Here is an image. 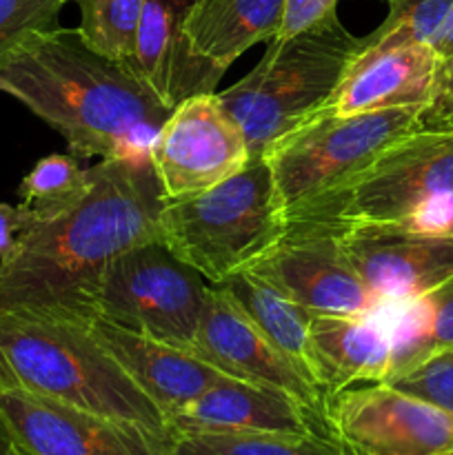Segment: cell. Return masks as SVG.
I'll return each mask as SVG.
<instances>
[{
  "instance_id": "cell-1",
  "label": "cell",
  "mask_w": 453,
  "mask_h": 455,
  "mask_svg": "<svg viewBox=\"0 0 453 455\" xmlns=\"http://www.w3.org/2000/svg\"><path fill=\"white\" fill-rule=\"evenodd\" d=\"M89 173L78 204L31 220L0 260V311L87 320L105 267L127 249L163 240L164 194L149 151L100 160Z\"/></svg>"
},
{
  "instance_id": "cell-2",
  "label": "cell",
  "mask_w": 453,
  "mask_h": 455,
  "mask_svg": "<svg viewBox=\"0 0 453 455\" xmlns=\"http://www.w3.org/2000/svg\"><path fill=\"white\" fill-rule=\"evenodd\" d=\"M0 92L56 129L71 156L84 160L145 154L173 111L136 71L65 27L31 38L0 69Z\"/></svg>"
},
{
  "instance_id": "cell-3",
  "label": "cell",
  "mask_w": 453,
  "mask_h": 455,
  "mask_svg": "<svg viewBox=\"0 0 453 455\" xmlns=\"http://www.w3.org/2000/svg\"><path fill=\"white\" fill-rule=\"evenodd\" d=\"M0 389L43 395L173 440L167 413L102 347L89 320L0 311Z\"/></svg>"
},
{
  "instance_id": "cell-4",
  "label": "cell",
  "mask_w": 453,
  "mask_h": 455,
  "mask_svg": "<svg viewBox=\"0 0 453 455\" xmlns=\"http://www.w3.org/2000/svg\"><path fill=\"white\" fill-rule=\"evenodd\" d=\"M362 47L364 40L336 16L291 38H274L242 80L216 93L251 160L265 158L275 140L324 109Z\"/></svg>"
},
{
  "instance_id": "cell-5",
  "label": "cell",
  "mask_w": 453,
  "mask_h": 455,
  "mask_svg": "<svg viewBox=\"0 0 453 455\" xmlns=\"http://www.w3.org/2000/svg\"><path fill=\"white\" fill-rule=\"evenodd\" d=\"M163 243L209 284L249 269L287 229L275 182L265 158L218 185L178 200L160 212Z\"/></svg>"
},
{
  "instance_id": "cell-6",
  "label": "cell",
  "mask_w": 453,
  "mask_h": 455,
  "mask_svg": "<svg viewBox=\"0 0 453 455\" xmlns=\"http://www.w3.org/2000/svg\"><path fill=\"white\" fill-rule=\"evenodd\" d=\"M426 107L333 116L318 111L271 145L265 160L284 220H298L371 167L391 145L425 127Z\"/></svg>"
},
{
  "instance_id": "cell-7",
  "label": "cell",
  "mask_w": 453,
  "mask_h": 455,
  "mask_svg": "<svg viewBox=\"0 0 453 455\" xmlns=\"http://www.w3.org/2000/svg\"><path fill=\"white\" fill-rule=\"evenodd\" d=\"M209 284L163 240L138 244L115 256L87 302V318L191 351L198 336Z\"/></svg>"
},
{
  "instance_id": "cell-8",
  "label": "cell",
  "mask_w": 453,
  "mask_h": 455,
  "mask_svg": "<svg viewBox=\"0 0 453 455\" xmlns=\"http://www.w3.org/2000/svg\"><path fill=\"white\" fill-rule=\"evenodd\" d=\"M447 194H453V129L422 127L298 220L407 225L426 203Z\"/></svg>"
},
{
  "instance_id": "cell-9",
  "label": "cell",
  "mask_w": 453,
  "mask_h": 455,
  "mask_svg": "<svg viewBox=\"0 0 453 455\" xmlns=\"http://www.w3.org/2000/svg\"><path fill=\"white\" fill-rule=\"evenodd\" d=\"M342 222L291 220L278 243L249 271L311 314L373 315L385 309L340 244Z\"/></svg>"
},
{
  "instance_id": "cell-10",
  "label": "cell",
  "mask_w": 453,
  "mask_h": 455,
  "mask_svg": "<svg viewBox=\"0 0 453 455\" xmlns=\"http://www.w3.org/2000/svg\"><path fill=\"white\" fill-rule=\"evenodd\" d=\"M327 425L346 455L453 451V413L385 382L331 395Z\"/></svg>"
},
{
  "instance_id": "cell-11",
  "label": "cell",
  "mask_w": 453,
  "mask_h": 455,
  "mask_svg": "<svg viewBox=\"0 0 453 455\" xmlns=\"http://www.w3.org/2000/svg\"><path fill=\"white\" fill-rule=\"evenodd\" d=\"M149 158L164 200H178L238 173L251 156L216 93H198L173 107L151 142Z\"/></svg>"
},
{
  "instance_id": "cell-12",
  "label": "cell",
  "mask_w": 453,
  "mask_h": 455,
  "mask_svg": "<svg viewBox=\"0 0 453 455\" xmlns=\"http://www.w3.org/2000/svg\"><path fill=\"white\" fill-rule=\"evenodd\" d=\"M0 429L29 455H169L171 438L58 400L0 389Z\"/></svg>"
},
{
  "instance_id": "cell-13",
  "label": "cell",
  "mask_w": 453,
  "mask_h": 455,
  "mask_svg": "<svg viewBox=\"0 0 453 455\" xmlns=\"http://www.w3.org/2000/svg\"><path fill=\"white\" fill-rule=\"evenodd\" d=\"M340 244L346 260L385 307L416 300L453 275L451 234L342 222Z\"/></svg>"
},
{
  "instance_id": "cell-14",
  "label": "cell",
  "mask_w": 453,
  "mask_h": 455,
  "mask_svg": "<svg viewBox=\"0 0 453 455\" xmlns=\"http://www.w3.org/2000/svg\"><path fill=\"white\" fill-rule=\"evenodd\" d=\"M191 354L234 380L280 391L327 420L329 398L324 391L262 336L220 284H209Z\"/></svg>"
},
{
  "instance_id": "cell-15",
  "label": "cell",
  "mask_w": 453,
  "mask_h": 455,
  "mask_svg": "<svg viewBox=\"0 0 453 455\" xmlns=\"http://www.w3.org/2000/svg\"><path fill=\"white\" fill-rule=\"evenodd\" d=\"M169 427L173 438L194 434H320L331 438L327 420L298 400L234 378L173 411Z\"/></svg>"
},
{
  "instance_id": "cell-16",
  "label": "cell",
  "mask_w": 453,
  "mask_h": 455,
  "mask_svg": "<svg viewBox=\"0 0 453 455\" xmlns=\"http://www.w3.org/2000/svg\"><path fill=\"white\" fill-rule=\"evenodd\" d=\"M198 0H145L136 38V74L173 109L198 93H216L225 76L200 58L187 38V18Z\"/></svg>"
},
{
  "instance_id": "cell-17",
  "label": "cell",
  "mask_w": 453,
  "mask_h": 455,
  "mask_svg": "<svg viewBox=\"0 0 453 455\" xmlns=\"http://www.w3.org/2000/svg\"><path fill=\"white\" fill-rule=\"evenodd\" d=\"M440 58L431 44L364 49L354 58L322 111L351 116L393 107H429Z\"/></svg>"
},
{
  "instance_id": "cell-18",
  "label": "cell",
  "mask_w": 453,
  "mask_h": 455,
  "mask_svg": "<svg viewBox=\"0 0 453 455\" xmlns=\"http://www.w3.org/2000/svg\"><path fill=\"white\" fill-rule=\"evenodd\" d=\"M87 320L102 347L118 360L129 378L167 413V420L173 411L216 387L218 382L229 380V376L200 360L191 351L178 349L142 333H133L98 315Z\"/></svg>"
},
{
  "instance_id": "cell-19",
  "label": "cell",
  "mask_w": 453,
  "mask_h": 455,
  "mask_svg": "<svg viewBox=\"0 0 453 455\" xmlns=\"http://www.w3.org/2000/svg\"><path fill=\"white\" fill-rule=\"evenodd\" d=\"M314 378L327 398L358 385H380L391 376L393 331L373 315L314 314L309 323Z\"/></svg>"
},
{
  "instance_id": "cell-20",
  "label": "cell",
  "mask_w": 453,
  "mask_h": 455,
  "mask_svg": "<svg viewBox=\"0 0 453 455\" xmlns=\"http://www.w3.org/2000/svg\"><path fill=\"white\" fill-rule=\"evenodd\" d=\"M282 16L284 0H198L187 18V38L226 74L247 49L278 36Z\"/></svg>"
},
{
  "instance_id": "cell-21",
  "label": "cell",
  "mask_w": 453,
  "mask_h": 455,
  "mask_svg": "<svg viewBox=\"0 0 453 455\" xmlns=\"http://www.w3.org/2000/svg\"><path fill=\"white\" fill-rule=\"evenodd\" d=\"M220 287L234 298L235 305L244 311L249 320L260 329L262 336L315 387L309 347V323L311 311L289 300L282 291L262 280L249 269L229 275ZM327 395V394H324Z\"/></svg>"
},
{
  "instance_id": "cell-22",
  "label": "cell",
  "mask_w": 453,
  "mask_h": 455,
  "mask_svg": "<svg viewBox=\"0 0 453 455\" xmlns=\"http://www.w3.org/2000/svg\"><path fill=\"white\" fill-rule=\"evenodd\" d=\"M391 307L395 311L391 320L393 364L386 382L453 349V275L433 291Z\"/></svg>"
},
{
  "instance_id": "cell-23",
  "label": "cell",
  "mask_w": 453,
  "mask_h": 455,
  "mask_svg": "<svg viewBox=\"0 0 453 455\" xmlns=\"http://www.w3.org/2000/svg\"><path fill=\"white\" fill-rule=\"evenodd\" d=\"M169 455H346L320 434H194L176 435Z\"/></svg>"
},
{
  "instance_id": "cell-24",
  "label": "cell",
  "mask_w": 453,
  "mask_h": 455,
  "mask_svg": "<svg viewBox=\"0 0 453 455\" xmlns=\"http://www.w3.org/2000/svg\"><path fill=\"white\" fill-rule=\"evenodd\" d=\"M80 36L93 52L136 71V38L145 0H74Z\"/></svg>"
},
{
  "instance_id": "cell-25",
  "label": "cell",
  "mask_w": 453,
  "mask_h": 455,
  "mask_svg": "<svg viewBox=\"0 0 453 455\" xmlns=\"http://www.w3.org/2000/svg\"><path fill=\"white\" fill-rule=\"evenodd\" d=\"M89 185L91 173L80 167L74 156L52 154L38 160L20 182V204L34 220H44L78 204Z\"/></svg>"
},
{
  "instance_id": "cell-26",
  "label": "cell",
  "mask_w": 453,
  "mask_h": 455,
  "mask_svg": "<svg viewBox=\"0 0 453 455\" xmlns=\"http://www.w3.org/2000/svg\"><path fill=\"white\" fill-rule=\"evenodd\" d=\"M67 3L71 0H0V69L31 38L58 29Z\"/></svg>"
},
{
  "instance_id": "cell-27",
  "label": "cell",
  "mask_w": 453,
  "mask_h": 455,
  "mask_svg": "<svg viewBox=\"0 0 453 455\" xmlns=\"http://www.w3.org/2000/svg\"><path fill=\"white\" fill-rule=\"evenodd\" d=\"M453 413V355L440 354L413 371L385 382Z\"/></svg>"
},
{
  "instance_id": "cell-28",
  "label": "cell",
  "mask_w": 453,
  "mask_h": 455,
  "mask_svg": "<svg viewBox=\"0 0 453 455\" xmlns=\"http://www.w3.org/2000/svg\"><path fill=\"white\" fill-rule=\"evenodd\" d=\"M338 0H284L282 27L275 38H291L336 18Z\"/></svg>"
},
{
  "instance_id": "cell-29",
  "label": "cell",
  "mask_w": 453,
  "mask_h": 455,
  "mask_svg": "<svg viewBox=\"0 0 453 455\" xmlns=\"http://www.w3.org/2000/svg\"><path fill=\"white\" fill-rule=\"evenodd\" d=\"M31 220L34 216L22 204L13 207V204L0 203V260L12 251L16 240L20 238Z\"/></svg>"
},
{
  "instance_id": "cell-30",
  "label": "cell",
  "mask_w": 453,
  "mask_h": 455,
  "mask_svg": "<svg viewBox=\"0 0 453 455\" xmlns=\"http://www.w3.org/2000/svg\"><path fill=\"white\" fill-rule=\"evenodd\" d=\"M453 105V56L447 60L440 62L438 76H435V89H433V100L426 107L425 116L438 114V111L447 109ZM422 116V118H425Z\"/></svg>"
},
{
  "instance_id": "cell-31",
  "label": "cell",
  "mask_w": 453,
  "mask_h": 455,
  "mask_svg": "<svg viewBox=\"0 0 453 455\" xmlns=\"http://www.w3.org/2000/svg\"><path fill=\"white\" fill-rule=\"evenodd\" d=\"M431 47H433V52L438 53L440 62L453 56V4H451V9H449V13H447V18H444L440 31L435 34V38L431 40Z\"/></svg>"
},
{
  "instance_id": "cell-32",
  "label": "cell",
  "mask_w": 453,
  "mask_h": 455,
  "mask_svg": "<svg viewBox=\"0 0 453 455\" xmlns=\"http://www.w3.org/2000/svg\"><path fill=\"white\" fill-rule=\"evenodd\" d=\"M425 127H433V129H453V105L447 107V109L438 111V114L425 116Z\"/></svg>"
},
{
  "instance_id": "cell-33",
  "label": "cell",
  "mask_w": 453,
  "mask_h": 455,
  "mask_svg": "<svg viewBox=\"0 0 453 455\" xmlns=\"http://www.w3.org/2000/svg\"><path fill=\"white\" fill-rule=\"evenodd\" d=\"M0 455H29L22 447H18L3 429H0Z\"/></svg>"
},
{
  "instance_id": "cell-34",
  "label": "cell",
  "mask_w": 453,
  "mask_h": 455,
  "mask_svg": "<svg viewBox=\"0 0 453 455\" xmlns=\"http://www.w3.org/2000/svg\"><path fill=\"white\" fill-rule=\"evenodd\" d=\"M447 354H449V355H453V349H451V351H447Z\"/></svg>"
},
{
  "instance_id": "cell-35",
  "label": "cell",
  "mask_w": 453,
  "mask_h": 455,
  "mask_svg": "<svg viewBox=\"0 0 453 455\" xmlns=\"http://www.w3.org/2000/svg\"><path fill=\"white\" fill-rule=\"evenodd\" d=\"M442 455H453V451H449V453H442Z\"/></svg>"
}]
</instances>
